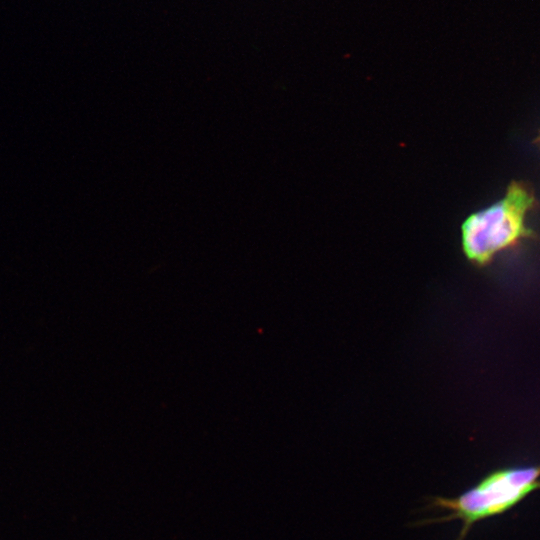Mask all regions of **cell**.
Instances as JSON below:
<instances>
[{"mask_svg": "<svg viewBox=\"0 0 540 540\" xmlns=\"http://www.w3.org/2000/svg\"><path fill=\"white\" fill-rule=\"evenodd\" d=\"M536 206L530 185L512 181L500 201L471 215L463 225L462 241L468 257L488 262L496 253L517 245L522 239L535 238L525 225L527 213Z\"/></svg>", "mask_w": 540, "mask_h": 540, "instance_id": "cell-2", "label": "cell"}, {"mask_svg": "<svg viewBox=\"0 0 540 540\" xmlns=\"http://www.w3.org/2000/svg\"><path fill=\"white\" fill-rule=\"evenodd\" d=\"M537 490H540V464L496 469L456 497H431L428 508L446 514L415 525L458 520L461 528L456 540H465L476 523L508 512Z\"/></svg>", "mask_w": 540, "mask_h": 540, "instance_id": "cell-1", "label": "cell"}]
</instances>
